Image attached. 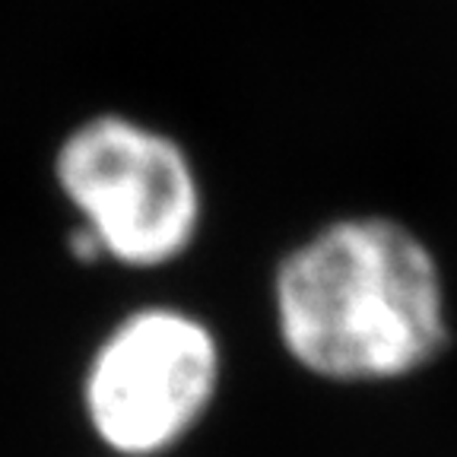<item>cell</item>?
<instances>
[{"label": "cell", "mask_w": 457, "mask_h": 457, "mask_svg": "<svg viewBox=\"0 0 457 457\" xmlns=\"http://www.w3.org/2000/svg\"><path fill=\"white\" fill-rule=\"evenodd\" d=\"M270 308L286 356L330 385L413 378L451 343L442 261L385 213L337 216L293 245L270 277Z\"/></svg>", "instance_id": "obj_1"}, {"label": "cell", "mask_w": 457, "mask_h": 457, "mask_svg": "<svg viewBox=\"0 0 457 457\" xmlns=\"http://www.w3.org/2000/svg\"><path fill=\"white\" fill-rule=\"evenodd\" d=\"M54 185L102 261L162 270L185 261L207 222V191L187 146L134 114L73 124L54 153Z\"/></svg>", "instance_id": "obj_2"}, {"label": "cell", "mask_w": 457, "mask_h": 457, "mask_svg": "<svg viewBox=\"0 0 457 457\" xmlns=\"http://www.w3.org/2000/svg\"><path fill=\"white\" fill-rule=\"evenodd\" d=\"M222 375L226 353L207 318L146 302L102 337L86 365V420L112 454L162 457L204 426Z\"/></svg>", "instance_id": "obj_3"}]
</instances>
